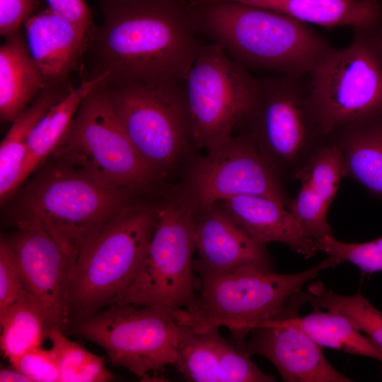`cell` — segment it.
Masks as SVG:
<instances>
[{"label": "cell", "mask_w": 382, "mask_h": 382, "mask_svg": "<svg viewBox=\"0 0 382 382\" xmlns=\"http://www.w3.org/2000/svg\"><path fill=\"white\" fill-rule=\"evenodd\" d=\"M103 21L86 33L81 80L183 82L204 45L185 0H103Z\"/></svg>", "instance_id": "obj_1"}, {"label": "cell", "mask_w": 382, "mask_h": 382, "mask_svg": "<svg viewBox=\"0 0 382 382\" xmlns=\"http://www.w3.org/2000/svg\"><path fill=\"white\" fill-rule=\"evenodd\" d=\"M187 6L197 33L247 69L305 76L333 48L308 24L270 9L233 1Z\"/></svg>", "instance_id": "obj_2"}, {"label": "cell", "mask_w": 382, "mask_h": 382, "mask_svg": "<svg viewBox=\"0 0 382 382\" xmlns=\"http://www.w3.org/2000/svg\"><path fill=\"white\" fill-rule=\"evenodd\" d=\"M335 266L328 256L318 265L294 274L245 267L199 277L194 306L177 311L174 317L178 324L196 330L225 326L232 339L245 349L246 337L253 328L282 316L288 301L307 282Z\"/></svg>", "instance_id": "obj_3"}, {"label": "cell", "mask_w": 382, "mask_h": 382, "mask_svg": "<svg viewBox=\"0 0 382 382\" xmlns=\"http://www.w3.org/2000/svg\"><path fill=\"white\" fill-rule=\"evenodd\" d=\"M129 192L104 187L55 161L24 187L16 216L37 221L74 265L129 202Z\"/></svg>", "instance_id": "obj_4"}, {"label": "cell", "mask_w": 382, "mask_h": 382, "mask_svg": "<svg viewBox=\"0 0 382 382\" xmlns=\"http://www.w3.org/2000/svg\"><path fill=\"white\" fill-rule=\"evenodd\" d=\"M155 218V207L129 203L79 255L69 277L71 323L117 303L142 264Z\"/></svg>", "instance_id": "obj_5"}, {"label": "cell", "mask_w": 382, "mask_h": 382, "mask_svg": "<svg viewBox=\"0 0 382 382\" xmlns=\"http://www.w3.org/2000/svg\"><path fill=\"white\" fill-rule=\"evenodd\" d=\"M155 211L142 264L116 304L154 307L173 314L190 310L199 286L193 258L197 209L181 187L166 195Z\"/></svg>", "instance_id": "obj_6"}, {"label": "cell", "mask_w": 382, "mask_h": 382, "mask_svg": "<svg viewBox=\"0 0 382 382\" xmlns=\"http://www.w3.org/2000/svg\"><path fill=\"white\" fill-rule=\"evenodd\" d=\"M303 76L277 75L258 79L253 104L238 127L274 172L295 180L321 150L328 136L322 130Z\"/></svg>", "instance_id": "obj_7"}, {"label": "cell", "mask_w": 382, "mask_h": 382, "mask_svg": "<svg viewBox=\"0 0 382 382\" xmlns=\"http://www.w3.org/2000/svg\"><path fill=\"white\" fill-rule=\"evenodd\" d=\"M51 156L113 190L139 191L159 180L134 147L100 82L81 103Z\"/></svg>", "instance_id": "obj_8"}, {"label": "cell", "mask_w": 382, "mask_h": 382, "mask_svg": "<svg viewBox=\"0 0 382 382\" xmlns=\"http://www.w3.org/2000/svg\"><path fill=\"white\" fill-rule=\"evenodd\" d=\"M100 86L137 153L160 179L192 144L183 82Z\"/></svg>", "instance_id": "obj_9"}, {"label": "cell", "mask_w": 382, "mask_h": 382, "mask_svg": "<svg viewBox=\"0 0 382 382\" xmlns=\"http://www.w3.org/2000/svg\"><path fill=\"white\" fill-rule=\"evenodd\" d=\"M183 83L192 144L206 151L233 136L258 88V79L213 42L202 46Z\"/></svg>", "instance_id": "obj_10"}, {"label": "cell", "mask_w": 382, "mask_h": 382, "mask_svg": "<svg viewBox=\"0 0 382 382\" xmlns=\"http://www.w3.org/2000/svg\"><path fill=\"white\" fill-rule=\"evenodd\" d=\"M71 324L76 334L103 348L113 366L141 379L176 361L180 327L166 311L118 303Z\"/></svg>", "instance_id": "obj_11"}, {"label": "cell", "mask_w": 382, "mask_h": 382, "mask_svg": "<svg viewBox=\"0 0 382 382\" xmlns=\"http://www.w3.org/2000/svg\"><path fill=\"white\" fill-rule=\"evenodd\" d=\"M308 75L311 101L326 135L382 114V62L369 33L354 31L349 46L332 48Z\"/></svg>", "instance_id": "obj_12"}, {"label": "cell", "mask_w": 382, "mask_h": 382, "mask_svg": "<svg viewBox=\"0 0 382 382\" xmlns=\"http://www.w3.org/2000/svg\"><path fill=\"white\" fill-rule=\"evenodd\" d=\"M255 144L241 134L207 150L191 165L183 189L197 211L241 195L291 199Z\"/></svg>", "instance_id": "obj_13"}, {"label": "cell", "mask_w": 382, "mask_h": 382, "mask_svg": "<svg viewBox=\"0 0 382 382\" xmlns=\"http://www.w3.org/2000/svg\"><path fill=\"white\" fill-rule=\"evenodd\" d=\"M15 219L14 233L4 238L16 256L25 289L44 308L47 330H64L71 324L69 283L74 263L37 221Z\"/></svg>", "instance_id": "obj_14"}, {"label": "cell", "mask_w": 382, "mask_h": 382, "mask_svg": "<svg viewBox=\"0 0 382 382\" xmlns=\"http://www.w3.org/2000/svg\"><path fill=\"white\" fill-rule=\"evenodd\" d=\"M177 359L173 365L190 382H273L250 355L218 327L196 330L179 324Z\"/></svg>", "instance_id": "obj_15"}, {"label": "cell", "mask_w": 382, "mask_h": 382, "mask_svg": "<svg viewBox=\"0 0 382 382\" xmlns=\"http://www.w3.org/2000/svg\"><path fill=\"white\" fill-rule=\"evenodd\" d=\"M195 243L194 270L199 277L245 267L274 270L266 245L248 235L218 203L197 211Z\"/></svg>", "instance_id": "obj_16"}, {"label": "cell", "mask_w": 382, "mask_h": 382, "mask_svg": "<svg viewBox=\"0 0 382 382\" xmlns=\"http://www.w3.org/2000/svg\"><path fill=\"white\" fill-rule=\"evenodd\" d=\"M250 333L246 352L270 361L284 381H352L329 363L322 346L296 327L264 322Z\"/></svg>", "instance_id": "obj_17"}, {"label": "cell", "mask_w": 382, "mask_h": 382, "mask_svg": "<svg viewBox=\"0 0 382 382\" xmlns=\"http://www.w3.org/2000/svg\"><path fill=\"white\" fill-rule=\"evenodd\" d=\"M23 25L29 52L45 86L71 83L70 76L82 62L86 33L48 7Z\"/></svg>", "instance_id": "obj_18"}, {"label": "cell", "mask_w": 382, "mask_h": 382, "mask_svg": "<svg viewBox=\"0 0 382 382\" xmlns=\"http://www.w3.org/2000/svg\"><path fill=\"white\" fill-rule=\"evenodd\" d=\"M344 177L341 151L329 136L325 145L296 176L301 187L287 208L315 241L334 236L328 212Z\"/></svg>", "instance_id": "obj_19"}, {"label": "cell", "mask_w": 382, "mask_h": 382, "mask_svg": "<svg viewBox=\"0 0 382 382\" xmlns=\"http://www.w3.org/2000/svg\"><path fill=\"white\" fill-rule=\"evenodd\" d=\"M253 240L266 245L281 243L308 259L318 252L316 241L304 232L282 202L258 195H241L218 202Z\"/></svg>", "instance_id": "obj_20"}, {"label": "cell", "mask_w": 382, "mask_h": 382, "mask_svg": "<svg viewBox=\"0 0 382 382\" xmlns=\"http://www.w3.org/2000/svg\"><path fill=\"white\" fill-rule=\"evenodd\" d=\"M191 4L233 1L270 9L307 24L352 27L371 33L382 24V0H190Z\"/></svg>", "instance_id": "obj_21"}, {"label": "cell", "mask_w": 382, "mask_h": 382, "mask_svg": "<svg viewBox=\"0 0 382 382\" xmlns=\"http://www.w3.org/2000/svg\"><path fill=\"white\" fill-rule=\"evenodd\" d=\"M328 136L341 151L345 176L382 199V114L345 124Z\"/></svg>", "instance_id": "obj_22"}, {"label": "cell", "mask_w": 382, "mask_h": 382, "mask_svg": "<svg viewBox=\"0 0 382 382\" xmlns=\"http://www.w3.org/2000/svg\"><path fill=\"white\" fill-rule=\"evenodd\" d=\"M45 87L21 31L0 47V117L13 122Z\"/></svg>", "instance_id": "obj_23"}, {"label": "cell", "mask_w": 382, "mask_h": 382, "mask_svg": "<svg viewBox=\"0 0 382 382\" xmlns=\"http://www.w3.org/2000/svg\"><path fill=\"white\" fill-rule=\"evenodd\" d=\"M72 83L47 86L12 122L0 144V199L4 203L19 188L30 133L50 108L72 89Z\"/></svg>", "instance_id": "obj_24"}, {"label": "cell", "mask_w": 382, "mask_h": 382, "mask_svg": "<svg viewBox=\"0 0 382 382\" xmlns=\"http://www.w3.org/2000/svg\"><path fill=\"white\" fill-rule=\"evenodd\" d=\"M108 76L107 73L89 80H81L61 100L53 105L32 130L20 185L33 174L52 155L69 129L84 98Z\"/></svg>", "instance_id": "obj_25"}, {"label": "cell", "mask_w": 382, "mask_h": 382, "mask_svg": "<svg viewBox=\"0 0 382 382\" xmlns=\"http://www.w3.org/2000/svg\"><path fill=\"white\" fill-rule=\"evenodd\" d=\"M265 322L296 327L323 347L371 357L382 363V347L337 312L322 311L314 307V311L306 316L284 315Z\"/></svg>", "instance_id": "obj_26"}, {"label": "cell", "mask_w": 382, "mask_h": 382, "mask_svg": "<svg viewBox=\"0 0 382 382\" xmlns=\"http://www.w3.org/2000/svg\"><path fill=\"white\" fill-rule=\"evenodd\" d=\"M1 350L9 361L40 347L47 337V318L41 303L26 289L0 312Z\"/></svg>", "instance_id": "obj_27"}, {"label": "cell", "mask_w": 382, "mask_h": 382, "mask_svg": "<svg viewBox=\"0 0 382 382\" xmlns=\"http://www.w3.org/2000/svg\"><path fill=\"white\" fill-rule=\"evenodd\" d=\"M303 299L313 307L337 312L346 317L354 326L382 347V311L361 294L350 296L326 289L321 282L308 287Z\"/></svg>", "instance_id": "obj_28"}, {"label": "cell", "mask_w": 382, "mask_h": 382, "mask_svg": "<svg viewBox=\"0 0 382 382\" xmlns=\"http://www.w3.org/2000/svg\"><path fill=\"white\" fill-rule=\"evenodd\" d=\"M60 372V382H105L114 376L103 357L70 340L59 328L47 330Z\"/></svg>", "instance_id": "obj_29"}, {"label": "cell", "mask_w": 382, "mask_h": 382, "mask_svg": "<svg viewBox=\"0 0 382 382\" xmlns=\"http://www.w3.org/2000/svg\"><path fill=\"white\" fill-rule=\"evenodd\" d=\"M318 251L326 253L336 265L352 263L366 273L382 271V236L364 243H347L334 236L316 241Z\"/></svg>", "instance_id": "obj_30"}, {"label": "cell", "mask_w": 382, "mask_h": 382, "mask_svg": "<svg viewBox=\"0 0 382 382\" xmlns=\"http://www.w3.org/2000/svg\"><path fill=\"white\" fill-rule=\"evenodd\" d=\"M13 368L29 377L32 382H60V372L52 349L35 347L10 361Z\"/></svg>", "instance_id": "obj_31"}, {"label": "cell", "mask_w": 382, "mask_h": 382, "mask_svg": "<svg viewBox=\"0 0 382 382\" xmlns=\"http://www.w3.org/2000/svg\"><path fill=\"white\" fill-rule=\"evenodd\" d=\"M25 290L16 256L3 236L0 241V312Z\"/></svg>", "instance_id": "obj_32"}, {"label": "cell", "mask_w": 382, "mask_h": 382, "mask_svg": "<svg viewBox=\"0 0 382 382\" xmlns=\"http://www.w3.org/2000/svg\"><path fill=\"white\" fill-rule=\"evenodd\" d=\"M36 0H0V34L8 38L18 33L32 16Z\"/></svg>", "instance_id": "obj_33"}, {"label": "cell", "mask_w": 382, "mask_h": 382, "mask_svg": "<svg viewBox=\"0 0 382 382\" xmlns=\"http://www.w3.org/2000/svg\"><path fill=\"white\" fill-rule=\"evenodd\" d=\"M48 8L86 33L92 25L91 13L84 0H45Z\"/></svg>", "instance_id": "obj_34"}, {"label": "cell", "mask_w": 382, "mask_h": 382, "mask_svg": "<svg viewBox=\"0 0 382 382\" xmlns=\"http://www.w3.org/2000/svg\"><path fill=\"white\" fill-rule=\"evenodd\" d=\"M13 369L1 368L0 371L1 382H32L26 375L13 368Z\"/></svg>", "instance_id": "obj_35"}, {"label": "cell", "mask_w": 382, "mask_h": 382, "mask_svg": "<svg viewBox=\"0 0 382 382\" xmlns=\"http://www.w3.org/2000/svg\"><path fill=\"white\" fill-rule=\"evenodd\" d=\"M371 43L382 62V24L374 31L369 33Z\"/></svg>", "instance_id": "obj_36"}]
</instances>
